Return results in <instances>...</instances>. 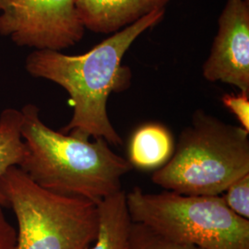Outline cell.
Listing matches in <instances>:
<instances>
[{"label": "cell", "mask_w": 249, "mask_h": 249, "mask_svg": "<svg viewBox=\"0 0 249 249\" xmlns=\"http://www.w3.org/2000/svg\"><path fill=\"white\" fill-rule=\"evenodd\" d=\"M165 10H157L131 25L112 34L87 53L69 55L54 50H35L25 68L35 78L50 80L70 95L71 119L60 130L84 139L103 138L115 146L123 145L107 113L111 93L127 89L131 71L122 65L124 54L148 29L159 24Z\"/></svg>", "instance_id": "6da1fadb"}, {"label": "cell", "mask_w": 249, "mask_h": 249, "mask_svg": "<svg viewBox=\"0 0 249 249\" xmlns=\"http://www.w3.org/2000/svg\"><path fill=\"white\" fill-rule=\"evenodd\" d=\"M20 112L25 151L18 167L38 186L95 204L122 190L121 179L133 166L112 151L106 140L90 142L55 131L42 121L39 108L33 104Z\"/></svg>", "instance_id": "7a4b0ae2"}, {"label": "cell", "mask_w": 249, "mask_h": 249, "mask_svg": "<svg viewBox=\"0 0 249 249\" xmlns=\"http://www.w3.org/2000/svg\"><path fill=\"white\" fill-rule=\"evenodd\" d=\"M249 131L197 109L179 136L169 160L152 177L165 190L191 196H219L249 174Z\"/></svg>", "instance_id": "3957f363"}, {"label": "cell", "mask_w": 249, "mask_h": 249, "mask_svg": "<svg viewBox=\"0 0 249 249\" xmlns=\"http://www.w3.org/2000/svg\"><path fill=\"white\" fill-rule=\"evenodd\" d=\"M0 191L15 213V249H87L98 231L92 201L63 196L38 186L18 166L0 178Z\"/></svg>", "instance_id": "277c9868"}, {"label": "cell", "mask_w": 249, "mask_h": 249, "mask_svg": "<svg viewBox=\"0 0 249 249\" xmlns=\"http://www.w3.org/2000/svg\"><path fill=\"white\" fill-rule=\"evenodd\" d=\"M133 223L161 235L203 249H249V220L234 213L220 196H191L140 187L125 193Z\"/></svg>", "instance_id": "5b68a950"}, {"label": "cell", "mask_w": 249, "mask_h": 249, "mask_svg": "<svg viewBox=\"0 0 249 249\" xmlns=\"http://www.w3.org/2000/svg\"><path fill=\"white\" fill-rule=\"evenodd\" d=\"M84 33L76 0H0V36L18 46L61 51Z\"/></svg>", "instance_id": "8992f818"}, {"label": "cell", "mask_w": 249, "mask_h": 249, "mask_svg": "<svg viewBox=\"0 0 249 249\" xmlns=\"http://www.w3.org/2000/svg\"><path fill=\"white\" fill-rule=\"evenodd\" d=\"M202 75L249 93V0L226 1Z\"/></svg>", "instance_id": "52a82bcc"}, {"label": "cell", "mask_w": 249, "mask_h": 249, "mask_svg": "<svg viewBox=\"0 0 249 249\" xmlns=\"http://www.w3.org/2000/svg\"><path fill=\"white\" fill-rule=\"evenodd\" d=\"M170 0H76L85 29L96 34H115L157 10Z\"/></svg>", "instance_id": "ba28073f"}, {"label": "cell", "mask_w": 249, "mask_h": 249, "mask_svg": "<svg viewBox=\"0 0 249 249\" xmlns=\"http://www.w3.org/2000/svg\"><path fill=\"white\" fill-rule=\"evenodd\" d=\"M175 150L169 129L159 123H148L134 132L128 146L129 162L142 170L159 169Z\"/></svg>", "instance_id": "9c48e42d"}, {"label": "cell", "mask_w": 249, "mask_h": 249, "mask_svg": "<svg viewBox=\"0 0 249 249\" xmlns=\"http://www.w3.org/2000/svg\"><path fill=\"white\" fill-rule=\"evenodd\" d=\"M97 209V235L87 249H128L132 221L124 190L103 199Z\"/></svg>", "instance_id": "30bf717a"}, {"label": "cell", "mask_w": 249, "mask_h": 249, "mask_svg": "<svg viewBox=\"0 0 249 249\" xmlns=\"http://www.w3.org/2000/svg\"><path fill=\"white\" fill-rule=\"evenodd\" d=\"M22 114L14 108H6L0 114V178L11 166H18L24 156L25 146L21 137ZM0 205L9 207L0 191Z\"/></svg>", "instance_id": "8fae6325"}, {"label": "cell", "mask_w": 249, "mask_h": 249, "mask_svg": "<svg viewBox=\"0 0 249 249\" xmlns=\"http://www.w3.org/2000/svg\"><path fill=\"white\" fill-rule=\"evenodd\" d=\"M128 249H203L172 240L142 223H131Z\"/></svg>", "instance_id": "7c38bea8"}, {"label": "cell", "mask_w": 249, "mask_h": 249, "mask_svg": "<svg viewBox=\"0 0 249 249\" xmlns=\"http://www.w3.org/2000/svg\"><path fill=\"white\" fill-rule=\"evenodd\" d=\"M223 194L222 197L231 211L249 220V174L233 181Z\"/></svg>", "instance_id": "4fadbf2b"}, {"label": "cell", "mask_w": 249, "mask_h": 249, "mask_svg": "<svg viewBox=\"0 0 249 249\" xmlns=\"http://www.w3.org/2000/svg\"><path fill=\"white\" fill-rule=\"evenodd\" d=\"M222 103L236 116L241 126L249 132V93L240 91L238 94H224Z\"/></svg>", "instance_id": "5bb4252c"}, {"label": "cell", "mask_w": 249, "mask_h": 249, "mask_svg": "<svg viewBox=\"0 0 249 249\" xmlns=\"http://www.w3.org/2000/svg\"><path fill=\"white\" fill-rule=\"evenodd\" d=\"M0 205V249H15L17 244V231L9 223Z\"/></svg>", "instance_id": "9a60e30c"}]
</instances>
